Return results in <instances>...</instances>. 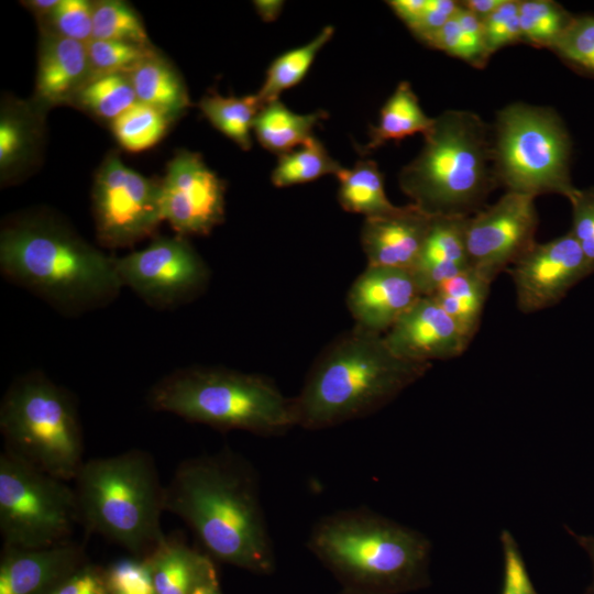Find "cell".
I'll return each mask as SVG.
<instances>
[{
	"instance_id": "obj_39",
	"label": "cell",
	"mask_w": 594,
	"mask_h": 594,
	"mask_svg": "<svg viewBox=\"0 0 594 594\" xmlns=\"http://www.w3.org/2000/svg\"><path fill=\"white\" fill-rule=\"evenodd\" d=\"M519 6L518 0H505L498 9L482 21L490 55L506 45L522 42Z\"/></svg>"
},
{
	"instance_id": "obj_40",
	"label": "cell",
	"mask_w": 594,
	"mask_h": 594,
	"mask_svg": "<svg viewBox=\"0 0 594 594\" xmlns=\"http://www.w3.org/2000/svg\"><path fill=\"white\" fill-rule=\"evenodd\" d=\"M499 540L504 562L501 594H538L513 534L509 530L503 529Z\"/></svg>"
},
{
	"instance_id": "obj_36",
	"label": "cell",
	"mask_w": 594,
	"mask_h": 594,
	"mask_svg": "<svg viewBox=\"0 0 594 594\" xmlns=\"http://www.w3.org/2000/svg\"><path fill=\"white\" fill-rule=\"evenodd\" d=\"M89 79L114 73H129L155 53L150 45L92 38L86 44ZM87 80V81H88Z\"/></svg>"
},
{
	"instance_id": "obj_15",
	"label": "cell",
	"mask_w": 594,
	"mask_h": 594,
	"mask_svg": "<svg viewBox=\"0 0 594 594\" xmlns=\"http://www.w3.org/2000/svg\"><path fill=\"white\" fill-rule=\"evenodd\" d=\"M507 271L515 286L517 308L524 314L556 306L594 273L570 231L546 243L536 242Z\"/></svg>"
},
{
	"instance_id": "obj_25",
	"label": "cell",
	"mask_w": 594,
	"mask_h": 594,
	"mask_svg": "<svg viewBox=\"0 0 594 594\" xmlns=\"http://www.w3.org/2000/svg\"><path fill=\"white\" fill-rule=\"evenodd\" d=\"M326 117L323 110L308 114L295 113L277 99L263 106L253 130L260 144L279 156L312 139L315 125Z\"/></svg>"
},
{
	"instance_id": "obj_46",
	"label": "cell",
	"mask_w": 594,
	"mask_h": 594,
	"mask_svg": "<svg viewBox=\"0 0 594 594\" xmlns=\"http://www.w3.org/2000/svg\"><path fill=\"white\" fill-rule=\"evenodd\" d=\"M387 4L411 31L421 16L426 0H392Z\"/></svg>"
},
{
	"instance_id": "obj_14",
	"label": "cell",
	"mask_w": 594,
	"mask_h": 594,
	"mask_svg": "<svg viewBox=\"0 0 594 594\" xmlns=\"http://www.w3.org/2000/svg\"><path fill=\"white\" fill-rule=\"evenodd\" d=\"M226 186L198 153L182 150L161 182L163 220L177 235H207L226 217Z\"/></svg>"
},
{
	"instance_id": "obj_45",
	"label": "cell",
	"mask_w": 594,
	"mask_h": 594,
	"mask_svg": "<svg viewBox=\"0 0 594 594\" xmlns=\"http://www.w3.org/2000/svg\"><path fill=\"white\" fill-rule=\"evenodd\" d=\"M51 594H110L106 578L92 569L74 571Z\"/></svg>"
},
{
	"instance_id": "obj_52",
	"label": "cell",
	"mask_w": 594,
	"mask_h": 594,
	"mask_svg": "<svg viewBox=\"0 0 594 594\" xmlns=\"http://www.w3.org/2000/svg\"><path fill=\"white\" fill-rule=\"evenodd\" d=\"M346 594H355V593H350V592H348Z\"/></svg>"
},
{
	"instance_id": "obj_43",
	"label": "cell",
	"mask_w": 594,
	"mask_h": 594,
	"mask_svg": "<svg viewBox=\"0 0 594 594\" xmlns=\"http://www.w3.org/2000/svg\"><path fill=\"white\" fill-rule=\"evenodd\" d=\"M460 28L461 57L473 67L483 68L491 55L487 52L482 21L461 2L457 12Z\"/></svg>"
},
{
	"instance_id": "obj_11",
	"label": "cell",
	"mask_w": 594,
	"mask_h": 594,
	"mask_svg": "<svg viewBox=\"0 0 594 594\" xmlns=\"http://www.w3.org/2000/svg\"><path fill=\"white\" fill-rule=\"evenodd\" d=\"M92 215L99 245L124 249L152 235L163 220L161 183L107 155L94 182Z\"/></svg>"
},
{
	"instance_id": "obj_33",
	"label": "cell",
	"mask_w": 594,
	"mask_h": 594,
	"mask_svg": "<svg viewBox=\"0 0 594 594\" xmlns=\"http://www.w3.org/2000/svg\"><path fill=\"white\" fill-rule=\"evenodd\" d=\"M574 15L552 0L520 1L522 42L551 48L573 21Z\"/></svg>"
},
{
	"instance_id": "obj_12",
	"label": "cell",
	"mask_w": 594,
	"mask_h": 594,
	"mask_svg": "<svg viewBox=\"0 0 594 594\" xmlns=\"http://www.w3.org/2000/svg\"><path fill=\"white\" fill-rule=\"evenodd\" d=\"M123 287L147 306L173 310L198 298L210 270L185 237H155L144 249L116 257Z\"/></svg>"
},
{
	"instance_id": "obj_49",
	"label": "cell",
	"mask_w": 594,
	"mask_h": 594,
	"mask_svg": "<svg viewBox=\"0 0 594 594\" xmlns=\"http://www.w3.org/2000/svg\"><path fill=\"white\" fill-rule=\"evenodd\" d=\"M58 3L59 0H30L23 2L42 21H46L51 16Z\"/></svg>"
},
{
	"instance_id": "obj_42",
	"label": "cell",
	"mask_w": 594,
	"mask_h": 594,
	"mask_svg": "<svg viewBox=\"0 0 594 594\" xmlns=\"http://www.w3.org/2000/svg\"><path fill=\"white\" fill-rule=\"evenodd\" d=\"M569 201L572 208L570 232L594 270V187L578 188Z\"/></svg>"
},
{
	"instance_id": "obj_47",
	"label": "cell",
	"mask_w": 594,
	"mask_h": 594,
	"mask_svg": "<svg viewBox=\"0 0 594 594\" xmlns=\"http://www.w3.org/2000/svg\"><path fill=\"white\" fill-rule=\"evenodd\" d=\"M504 1L505 0H466L462 1L461 4L483 21L498 9Z\"/></svg>"
},
{
	"instance_id": "obj_20",
	"label": "cell",
	"mask_w": 594,
	"mask_h": 594,
	"mask_svg": "<svg viewBox=\"0 0 594 594\" xmlns=\"http://www.w3.org/2000/svg\"><path fill=\"white\" fill-rule=\"evenodd\" d=\"M89 78L86 44L45 32L36 76V103L43 108L70 102Z\"/></svg>"
},
{
	"instance_id": "obj_9",
	"label": "cell",
	"mask_w": 594,
	"mask_h": 594,
	"mask_svg": "<svg viewBox=\"0 0 594 594\" xmlns=\"http://www.w3.org/2000/svg\"><path fill=\"white\" fill-rule=\"evenodd\" d=\"M571 152L570 134L554 110L515 102L498 111L493 158L498 185L506 191L570 199L578 190Z\"/></svg>"
},
{
	"instance_id": "obj_41",
	"label": "cell",
	"mask_w": 594,
	"mask_h": 594,
	"mask_svg": "<svg viewBox=\"0 0 594 594\" xmlns=\"http://www.w3.org/2000/svg\"><path fill=\"white\" fill-rule=\"evenodd\" d=\"M106 580L110 594H155L145 561H118L109 569Z\"/></svg>"
},
{
	"instance_id": "obj_24",
	"label": "cell",
	"mask_w": 594,
	"mask_h": 594,
	"mask_svg": "<svg viewBox=\"0 0 594 594\" xmlns=\"http://www.w3.org/2000/svg\"><path fill=\"white\" fill-rule=\"evenodd\" d=\"M139 102L150 106L169 120L189 106L186 86L174 67L156 53L127 73Z\"/></svg>"
},
{
	"instance_id": "obj_18",
	"label": "cell",
	"mask_w": 594,
	"mask_h": 594,
	"mask_svg": "<svg viewBox=\"0 0 594 594\" xmlns=\"http://www.w3.org/2000/svg\"><path fill=\"white\" fill-rule=\"evenodd\" d=\"M431 219L413 204L398 206L387 215L365 218L361 244L367 265L411 271L422 250Z\"/></svg>"
},
{
	"instance_id": "obj_1",
	"label": "cell",
	"mask_w": 594,
	"mask_h": 594,
	"mask_svg": "<svg viewBox=\"0 0 594 594\" xmlns=\"http://www.w3.org/2000/svg\"><path fill=\"white\" fill-rule=\"evenodd\" d=\"M164 508L215 558L257 573L275 565L258 475L229 449L183 461L164 487Z\"/></svg>"
},
{
	"instance_id": "obj_34",
	"label": "cell",
	"mask_w": 594,
	"mask_h": 594,
	"mask_svg": "<svg viewBox=\"0 0 594 594\" xmlns=\"http://www.w3.org/2000/svg\"><path fill=\"white\" fill-rule=\"evenodd\" d=\"M170 120L158 110L136 102L111 122L119 144L130 152L154 146L165 134Z\"/></svg>"
},
{
	"instance_id": "obj_3",
	"label": "cell",
	"mask_w": 594,
	"mask_h": 594,
	"mask_svg": "<svg viewBox=\"0 0 594 594\" xmlns=\"http://www.w3.org/2000/svg\"><path fill=\"white\" fill-rule=\"evenodd\" d=\"M431 365L397 356L383 334L353 326L315 360L293 398L296 425L319 430L369 416L420 380Z\"/></svg>"
},
{
	"instance_id": "obj_31",
	"label": "cell",
	"mask_w": 594,
	"mask_h": 594,
	"mask_svg": "<svg viewBox=\"0 0 594 594\" xmlns=\"http://www.w3.org/2000/svg\"><path fill=\"white\" fill-rule=\"evenodd\" d=\"M72 101L97 118L110 122L139 102L127 73L89 79Z\"/></svg>"
},
{
	"instance_id": "obj_38",
	"label": "cell",
	"mask_w": 594,
	"mask_h": 594,
	"mask_svg": "<svg viewBox=\"0 0 594 594\" xmlns=\"http://www.w3.org/2000/svg\"><path fill=\"white\" fill-rule=\"evenodd\" d=\"M56 35L84 44L92 40V3L86 0H59L46 20Z\"/></svg>"
},
{
	"instance_id": "obj_35",
	"label": "cell",
	"mask_w": 594,
	"mask_h": 594,
	"mask_svg": "<svg viewBox=\"0 0 594 594\" xmlns=\"http://www.w3.org/2000/svg\"><path fill=\"white\" fill-rule=\"evenodd\" d=\"M92 38L150 45L139 15L129 4L118 0L92 3Z\"/></svg>"
},
{
	"instance_id": "obj_2",
	"label": "cell",
	"mask_w": 594,
	"mask_h": 594,
	"mask_svg": "<svg viewBox=\"0 0 594 594\" xmlns=\"http://www.w3.org/2000/svg\"><path fill=\"white\" fill-rule=\"evenodd\" d=\"M0 273L69 318L109 306L123 288L116 257L46 210L6 218L0 231Z\"/></svg>"
},
{
	"instance_id": "obj_30",
	"label": "cell",
	"mask_w": 594,
	"mask_h": 594,
	"mask_svg": "<svg viewBox=\"0 0 594 594\" xmlns=\"http://www.w3.org/2000/svg\"><path fill=\"white\" fill-rule=\"evenodd\" d=\"M332 25L324 26L306 45L293 48L276 57L267 68L263 86L257 95L264 105L279 99V95L298 85L307 75L318 52L331 40Z\"/></svg>"
},
{
	"instance_id": "obj_29",
	"label": "cell",
	"mask_w": 594,
	"mask_h": 594,
	"mask_svg": "<svg viewBox=\"0 0 594 594\" xmlns=\"http://www.w3.org/2000/svg\"><path fill=\"white\" fill-rule=\"evenodd\" d=\"M263 106L257 94L223 97L211 92L199 101L209 122L244 151L252 146L251 130Z\"/></svg>"
},
{
	"instance_id": "obj_48",
	"label": "cell",
	"mask_w": 594,
	"mask_h": 594,
	"mask_svg": "<svg viewBox=\"0 0 594 594\" xmlns=\"http://www.w3.org/2000/svg\"><path fill=\"white\" fill-rule=\"evenodd\" d=\"M253 3L256 12L265 22L275 21L284 6V1L280 0H256Z\"/></svg>"
},
{
	"instance_id": "obj_26",
	"label": "cell",
	"mask_w": 594,
	"mask_h": 594,
	"mask_svg": "<svg viewBox=\"0 0 594 594\" xmlns=\"http://www.w3.org/2000/svg\"><path fill=\"white\" fill-rule=\"evenodd\" d=\"M433 124L419 105V100L407 81L398 84L381 109L380 120L370 129V141L362 152L374 151L388 141H399L416 133L424 135Z\"/></svg>"
},
{
	"instance_id": "obj_16",
	"label": "cell",
	"mask_w": 594,
	"mask_h": 594,
	"mask_svg": "<svg viewBox=\"0 0 594 594\" xmlns=\"http://www.w3.org/2000/svg\"><path fill=\"white\" fill-rule=\"evenodd\" d=\"M397 356L431 363L460 356L472 339L431 297H420L384 334Z\"/></svg>"
},
{
	"instance_id": "obj_19",
	"label": "cell",
	"mask_w": 594,
	"mask_h": 594,
	"mask_svg": "<svg viewBox=\"0 0 594 594\" xmlns=\"http://www.w3.org/2000/svg\"><path fill=\"white\" fill-rule=\"evenodd\" d=\"M0 566V594H42L58 585L75 571L81 547L74 541L21 549L4 547Z\"/></svg>"
},
{
	"instance_id": "obj_6",
	"label": "cell",
	"mask_w": 594,
	"mask_h": 594,
	"mask_svg": "<svg viewBox=\"0 0 594 594\" xmlns=\"http://www.w3.org/2000/svg\"><path fill=\"white\" fill-rule=\"evenodd\" d=\"M147 405L218 430L277 436L296 427L293 398L268 378L220 366L190 365L150 388Z\"/></svg>"
},
{
	"instance_id": "obj_21",
	"label": "cell",
	"mask_w": 594,
	"mask_h": 594,
	"mask_svg": "<svg viewBox=\"0 0 594 594\" xmlns=\"http://www.w3.org/2000/svg\"><path fill=\"white\" fill-rule=\"evenodd\" d=\"M465 218L435 217L418 261L411 270L422 296L441 283L470 268L465 242Z\"/></svg>"
},
{
	"instance_id": "obj_51",
	"label": "cell",
	"mask_w": 594,
	"mask_h": 594,
	"mask_svg": "<svg viewBox=\"0 0 594 594\" xmlns=\"http://www.w3.org/2000/svg\"><path fill=\"white\" fill-rule=\"evenodd\" d=\"M191 594H220L216 579L198 585Z\"/></svg>"
},
{
	"instance_id": "obj_28",
	"label": "cell",
	"mask_w": 594,
	"mask_h": 594,
	"mask_svg": "<svg viewBox=\"0 0 594 594\" xmlns=\"http://www.w3.org/2000/svg\"><path fill=\"white\" fill-rule=\"evenodd\" d=\"M491 283L472 268L441 283L428 297L461 327L473 340L483 315Z\"/></svg>"
},
{
	"instance_id": "obj_10",
	"label": "cell",
	"mask_w": 594,
	"mask_h": 594,
	"mask_svg": "<svg viewBox=\"0 0 594 594\" xmlns=\"http://www.w3.org/2000/svg\"><path fill=\"white\" fill-rule=\"evenodd\" d=\"M80 525L75 488L3 450L0 531L4 547L37 549L70 541Z\"/></svg>"
},
{
	"instance_id": "obj_50",
	"label": "cell",
	"mask_w": 594,
	"mask_h": 594,
	"mask_svg": "<svg viewBox=\"0 0 594 594\" xmlns=\"http://www.w3.org/2000/svg\"><path fill=\"white\" fill-rule=\"evenodd\" d=\"M570 535H572L574 537V539L576 540V542L579 543V546H581L585 552L588 554L591 561H592V564H593V571H594V537L592 536H584V535H578L571 530H569ZM588 593L590 594H594V576H593V582L590 586V590H588Z\"/></svg>"
},
{
	"instance_id": "obj_32",
	"label": "cell",
	"mask_w": 594,
	"mask_h": 594,
	"mask_svg": "<svg viewBox=\"0 0 594 594\" xmlns=\"http://www.w3.org/2000/svg\"><path fill=\"white\" fill-rule=\"evenodd\" d=\"M342 166L333 160L324 145L315 136L298 150L278 156L271 174L276 187H288L314 182L324 175H336Z\"/></svg>"
},
{
	"instance_id": "obj_13",
	"label": "cell",
	"mask_w": 594,
	"mask_h": 594,
	"mask_svg": "<svg viewBox=\"0 0 594 594\" xmlns=\"http://www.w3.org/2000/svg\"><path fill=\"white\" fill-rule=\"evenodd\" d=\"M535 197L506 191L495 204L464 220L469 266L488 283L536 243Z\"/></svg>"
},
{
	"instance_id": "obj_23",
	"label": "cell",
	"mask_w": 594,
	"mask_h": 594,
	"mask_svg": "<svg viewBox=\"0 0 594 594\" xmlns=\"http://www.w3.org/2000/svg\"><path fill=\"white\" fill-rule=\"evenodd\" d=\"M43 107L12 102L1 111L0 118V170L1 180L8 182L31 162L38 148L41 138L40 110Z\"/></svg>"
},
{
	"instance_id": "obj_27",
	"label": "cell",
	"mask_w": 594,
	"mask_h": 594,
	"mask_svg": "<svg viewBox=\"0 0 594 594\" xmlns=\"http://www.w3.org/2000/svg\"><path fill=\"white\" fill-rule=\"evenodd\" d=\"M336 176L339 180L338 200L345 211L370 218L398 208L386 196L384 177L376 162L358 161L351 168L342 167Z\"/></svg>"
},
{
	"instance_id": "obj_44",
	"label": "cell",
	"mask_w": 594,
	"mask_h": 594,
	"mask_svg": "<svg viewBox=\"0 0 594 594\" xmlns=\"http://www.w3.org/2000/svg\"><path fill=\"white\" fill-rule=\"evenodd\" d=\"M459 8L460 2L453 0H426L421 16L410 32L418 41L429 46Z\"/></svg>"
},
{
	"instance_id": "obj_37",
	"label": "cell",
	"mask_w": 594,
	"mask_h": 594,
	"mask_svg": "<svg viewBox=\"0 0 594 594\" xmlns=\"http://www.w3.org/2000/svg\"><path fill=\"white\" fill-rule=\"evenodd\" d=\"M550 50L578 73L594 76V15H574Z\"/></svg>"
},
{
	"instance_id": "obj_5",
	"label": "cell",
	"mask_w": 594,
	"mask_h": 594,
	"mask_svg": "<svg viewBox=\"0 0 594 594\" xmlns=\"http://www.w3.org/2000/svg\"><path fill=\"white\" fill-rule=\"evenodd\" d=\"M399 173L402 191L429 217L469 218L498 186L487 124L469 110H446Z\"/></svg>"
},
{
	"instance_id": "obj_8",
	"label": "cell",
	"mask_w": 594,
	"mask_h": 594,
	"mask_svg": "<svg viewBox=\"0 0 594 594\" xmlns=\"http://www.w3.org/2000/svg\"><path fill=\"white\" fill-rule=\"evenodd\" d=\"M0 431L4 451L63 481H74L84 464L76 402L41 371L10 384L0 404Z\"/></svg>"
},
{
	"instance_id": "obj_7",
	"label": "cell",
	"mask_w": 594,
	"mask_h": 594,
	"mask_svg": "<svg viewBox=\"0 0 594 594\" xmlns=\"http://www.w3.org/2000/svg\"><path fill=\"white\" fill-rule=\"evenodd\" d=\"M80 525L133 553L166 540L164 487L152 455L140 449L84 462L75 477Z\"/></svg>"
},
{
	"instance_id": "obj_22",
	"label": "cell",
	"mask_w": 594,
	"mask_h": 594,
	"mask_svg": "<svg viewBox=\"0 0 594 594\" xmlns=\"http://www.w3.org/2000/svg\"><path fill=\"white\" fill-rule=\"evenodd\" d=\"M155 594H191L200 584L215 580L209 559L179 540H166L145 560Z\"/></svg>"
},
{
	"instance_id": "obj_4",
	"label": "cell",
	"mask_w": 594,
	"mask_h": 594,
	"mask_svg": "<svg viewBox=\"0 0 594 594\" xmlns=\"http://www.w3.org/2000/svg\"><path fill=\"white\" fill-rule=\"evenodd\" d=\"M307 546L350 593L400 594L429 584L430 540L366 508L322 517Z\"/></svg>"
},
{
	"instance_id": "obj_17",
	"label": "cell",
	"mask_w": 594,
	"mask_h": 594,
	"mask_svg": "<svg viewBox=\"0 0 594 594\" xmlns=\"http://www.w3.org/2000/svg\"><path fill=\"white\" fill-rule=\"evenodd\" d=\"M420 297L411 271L367 265L351 285L346 305L354 326L384 336Z\"/></svg>"
}]
</instances>
